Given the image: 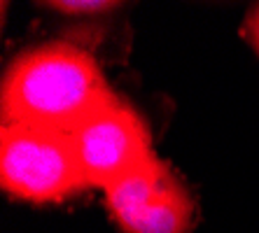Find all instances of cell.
I'll return each instance as SVG.
<instances>
[{
  "mask_svg": "<svg viewBox=\"0 0 259 233\" xmlns=\"http://www.w3.org/2000/svg\"><path fill=\"white\" fill-rule=\"evenodd\" d=\"M68 135L87 187L103 192L154 159L143 117L119 98L96 110Z\"/></svg>",
  "mask_w": 259,
  "mask_h": 233,
  "instance_id": "cell-3",
  "label": "cell"
},
{
  "mask_svg": "<svg viewBox=\"0 0 259 233\" xmlns=\"http://www.w3.org/2000/svg\"><path fill=\"white\" fill-rule=\"evenodd\" d=\"M0 184L28 203H59L89 189L70 135L28 124H3Z\"/></svg>",
  "mask_w": 259,
  "mask_h": 233,
  "instance_id": "cell-2",
  "label": "cell"
},
{
  "mask_svg": "<svg viewBox=\"0 0 259 233\" xmlns=\"http://www.w3.org/2000/svg\"><path fill=\"white\" fill-rule=\"evenodd\" d=\"M96 59L70 42L26 49L3 77V124L70 133L115 101Z\"/></svg>",
  "mask_w": 259,
  "mask_h": 233,
  "instance_id": "cell-1",
  "label": "cell"
},
{
  "mask_svg": "<svg viewBox=\"0 0 259 233\" xmlns=\"http://www.w3.org/2000/svg\"><path fill=\"white\" fill-rule=\"evenodd\" d=\"M103 194L110 217L121 233L192 231V198L173 170L157 156Z\"/></svg>",
  "mask_w": 259,
  "mask_h": 233,
  "instance_id": "cell-4",
  "label": "cell"
},
{
  "mask_svg": "<svg viewBox=\"0 0 259 233\" xmlns=\"http://www.w3.org/2000/svg\"><path fill=\"white\" fill-rule=\"evenodd\" d=\"M247 37L252 42L254 52L259 54V5H254L250 17H247Z\"/></svg>",
  "mask_w": 259,
  "mask_h": 233,
  "instance_id": "cell-6",
  "label": "cell"
},
{
  "mask_svg": "<svg viewBox=\"0 0 259 233\" xmlns=\"http://www.w3.org/2000/svg\"><path fill=\"white\" fill-rule=\"evenodd\" d=\"M52 10L56 12H68V14H96V12H108L112 7H119V3H49Z\"/></svg>",
  "mask_w": 259,
  "mask_h": 233,
  "instance_id": "cell-5",
  "label": "cell"
}]
</instances>
